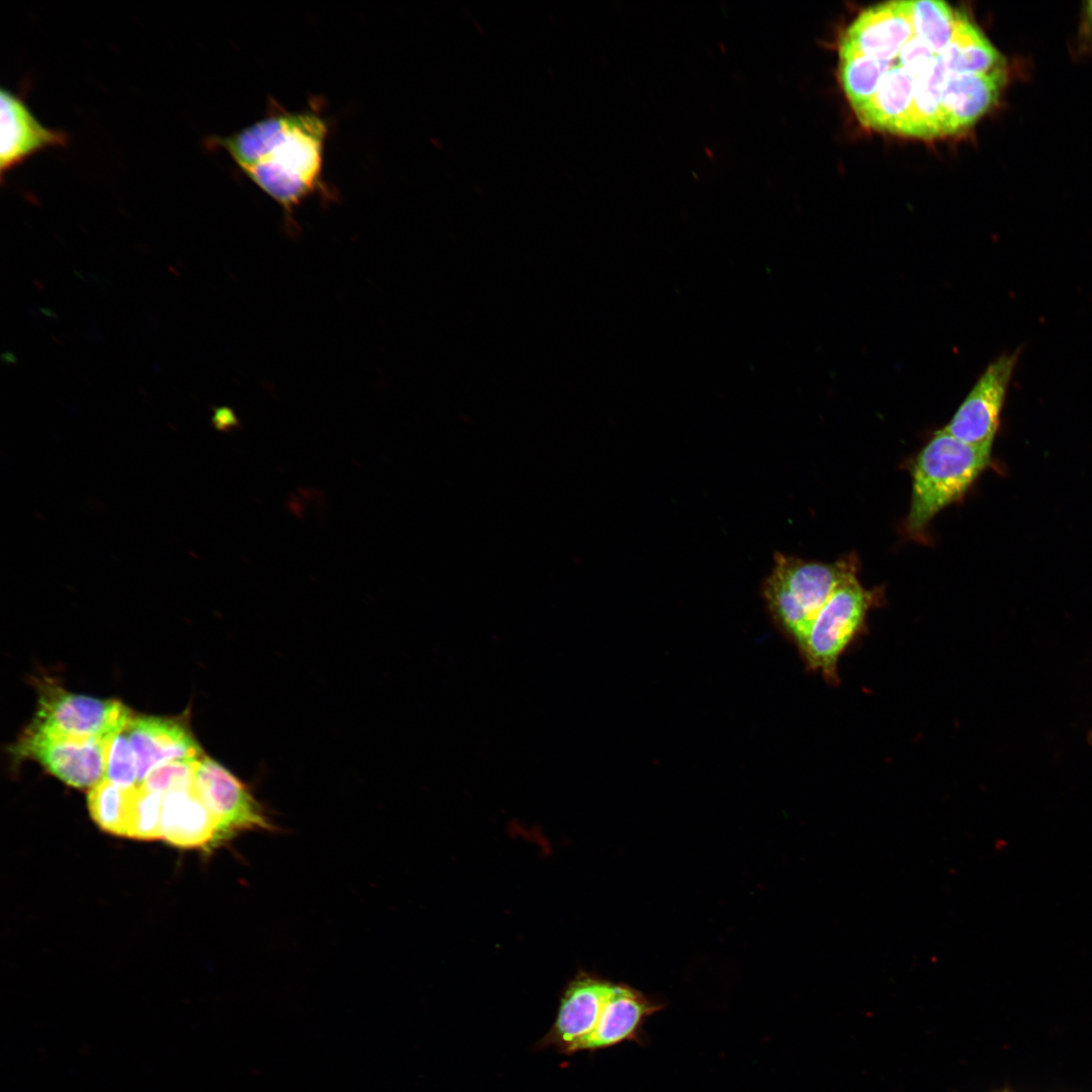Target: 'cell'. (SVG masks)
<instances>
[{"instance_id":"1","label":"cell","mask_w":1092,"mask_h":1092,"mask_svg":"<svg viewBox=\"0 0 1092 1092\" xmlns=\"http://www.w3.org/2000/svg\"><path fill=\"white\" fill-rule=\"evenodd\" d=\"M838 75L864 127L921 140L970 129L1007 81L1004 57L981 28L934 0L861 11L839 40Z\"/></svg>"},{"instance_id":"2","label":"cell","mask_w":1092,"mask_h":1092,"mask_svg":"<svg viewBox=\"0 0 1092 1092\" xmlns=\"http://www.w3.org/2000/svg\"><path fill=\"white\" fill-rule=\"evenodd\" d=\"M329 125L315 111L268 113L226 136H209L205 146L221 149L242 172L277 202L291 233L293 212L323 189Z\"/></svg>"},{"instance_id":"3","label":"cell","mask_w":1092,"mask_h":1092,"mask_svg":"<svg viewBox=\"0 0 1092 1092\" xmlns=\"http://www.w3.org/2000/svg\"><path fill=\"white\" fill-rule=\"evenodd\" d=\"M992 446L970 445L944 430L935 432L912 467L906 526L919 533L942 509L960 499L988 468Z\"/></svg>"},{"instance_id":"4","label":"cell","mask_w":1092,"mask_h":1092,"mask_svg":"<svg viewBox=\"0 0 1092 1092\" xmlns=\"http://www.w3.org/2000/svg\"><path fill=\"white\" fill-rule=\"evenodd\" d=\"M854 574L856 563L852 558L822 563L777 553L762 593L777 623L800 647L819 611L835 589Z\"/></svg>"},{"instance_id":"5","label":"cell","mask_w":1092,"mask_h":1092,"mask_svg":"<svg viewBox=\"0 0 1092 1092\" xmlns=\"http://www.w3.org/2000/svg\"><path fill=\"white\" fill-rule=\"evenodd\" d=\"M878 599L877 592L864 588L856 574L835 589L799 647L812 671L820 672L833 685L839 681V660L864 632L868 614Z\"/></svg>"},{"instance_id":"6","label":"cell","mask_w":1092,"mask_h":1092,"mask_svg":"<svg viewBox=\"0 0 1092 1092\" xmlns=\"http://www.w3.org/2000/svg\"><path fill=\"white\" fill-rule=\"evenodd\" d=\"M131 717L129 709L116 700L75 695L47 681L39 686L31 725L57 736L107 741L122 732Z\"/></svg>"},{"instance_id":"7","label":"cell","mask_w":1092,"mask_h":1092,"mask_svg":"<svg viewBox=\"0 0 1092 1092\" xmlns=\"http://www.w3.org/2000/svg\"><path fill=\"white\" fill-rule=\"evenodd\" d=\"M194 787L217 822L211 848L250 830H274L261 804L232 772L212 758L203 756Z\"/></svg>"},{"instance_id":"8","label":"cell","mask_w":1092,"mask_h":1092,"mask_svg":"<svg viewBox=\"0 0 1092 1092\" xmlns=\"http://www.w3.org/2000/svg\"><path fill=\"white\" fill-rule=\"evenodd\" d=\"M110 740L57 736L30 724L13 752L38 761L51 774L70 786L91 789L105 777Z\"/></svg>"},{"instance_id":"9","label":"cell","mask_w":1092,"mask_h":1092,"mask_svg":"<svg viewBox=\"0 0 1092 1092\" xmlns=\"http://www.w3.org/2000/svg\"><path fill=\"white\" fill-rule=\"evenodd\" d=\"M1018 356L1004 353L991 362L942 430L970 445L993 446Z\"/></svg>"},{"instance_id":"10","label":"cell","mask_w":1092,"mask_h":1092,"mask_svg":"<svg viewBox=\"0 0 1092 1092\" xmlns=\"http://www.w3.org/2000/svg\"><path fill=\"white\" fill-rule=\"evenodd\" d=\"M614 984L587 974H579L565 987L555 1020L534 1049L549 1048L571 1056L574 1048L596 1027Z\"/></svg>"},{"instance_id":"11","label":"cell","mask_w":1092,"mask_h":1092,"mask_svg":"<svg viewBox=\"0 0 1092 1092\" xmlns=\"http://www.w3.org/2000/svg\"><path fill=\"white\" fill-rule=\"evenodd\" d=\"M0 178L35 154L51 148H65L69 134L44 126L27 106L23 96L2 87L0 90Z\"/></svg>"},{"instance_id":"12","label":"cell","mask_w":1092,"mask_h":1092,"mask_svg":"<svg viewBox=\"0 0 1092 1092\" xmlns=\"http://www.w3.org/2000/svg\"><path fill=\"white\" fill-rule=\"evenodd\" d=\"M125 732L135 757L139 786L153 769L164 763L203 757L199 744L183 720L131 717Z\"/></svg>"},{"instance_id":"13","label":"cell","mask_w":1092,"mask_h":1092,"mask_svg":"<svg viewBox=\"0 0 1092 1092\" xmlns=\"http://www.w3.org/2000/svg\"><path fill=\"white\" fill-rule=\"evenodd\" d=\"M659 1008L639 991L614 984L596 1027L574 1048L572 1055L593 1053L632 1039L644 1019Z\"/></svg>"},{"instance_id":"14","label":"cell","mask_w":1092,"mask_h":1092,"mask_svg":"<svg viewBox=\"0 0 1092 1092\" xmlns=\"http://www.w3.org/2000/svg\"><path fill=\"white\" fill-rule=\"evenodd\" d=\"M161 831L172 845L210 850L217 822L193 786L164 795Z\"/></svg>"},{"instance_id":"15","label":"cell","mask_w":1092,"mask_h":1092,"mask_svg":"<svg viewBox=\"0 0 1092 1092\" xmlns=\"http://www.w3.org/2000/svg\"><path fill=\"white\" fill-rule=\"evenodd\" d=\"M136 787H122L104 778L90 789L89 811L103 831L127 836L130 806Z\"/></svg>"},{"instance_id":"16","label":"cell","mask_w":1092,"mask_h":1092,"mask_svg":"<svg viewBox=\"0 0 1092 1092\" xmlns=\"http://www.w3.org/2000/svg\"><path fill=\"white\" fill-rule=\"evenodd\" d=\"M164 795L138 786L132 798L127 836L140 840L162 839L161 821Z\"/></svg>"},{"instance_id":"17","label":"cell","mask_w":1092,"mask_h":1092,"mask_svg":"<svg viewBox=\"0 0 1092 1092\" xmlns=\"http://www.w3.org/2000/svg\"><path fill=\"white\" fill-rule=\"evenodd\" d=\"M200 759H183L164 763L153 769L141 786L162 795L191 788L194 786Z\"/></svg>"},{"instance_id":"18","label":"cell","mask_w":1092,"mask_h":1092,"mask_svg":"<svg viewBox=\"0 0 1092 1092\" xmlns=\"http://www.w3.org/2000/svg\"><path fill=\"white\" fill-rule=\"evenodd\" d=\"M104 778L126 788L139 786L135 757L125 729L108 743Z\"/></svg>"},{"instance_id":"19","label":"cell","mask_w":1092,"mask_h":1092,"mask_svg":"<svg viewBox=\"0 0 1092 1092\" xmlns=\"http://www.w3.org/2000/svg\"><path fill=\"white\" fill-rule=\"evenodd\" d=\"M212 423L219 431H226L237 426V419L234 413L228 407L216 408L212 418Z\"/></svg>"},{"instance_id":"20","label":"cell","mask_w":1092,"mask_h":1092,"mask_svg":"<svg viewBox=\"0 0 1092 1092\" xmlns=\"http://www.w3.org/2000/svg\"><path fill=\"white\" fill-rule=\"evenodd\" d=\"M1084 23L1089 30H1092V0L1085 3Z\"/></svg>"},{"instance_id":"21","label":"cell","mask_w":1092,"mask_h":1092,"mask_svg":"<svg viewBox=\"0 0 1092 1092\" xmlns=\"http://www.w3.org/2000/svg\"><path fill=\"white\" fill-rule=\"evenodd\" d=\"M997 1092H1015V1091L1010 1090V1089H1004V1090H1000V1091H997Z\"/></svg>"}]
</instances>
